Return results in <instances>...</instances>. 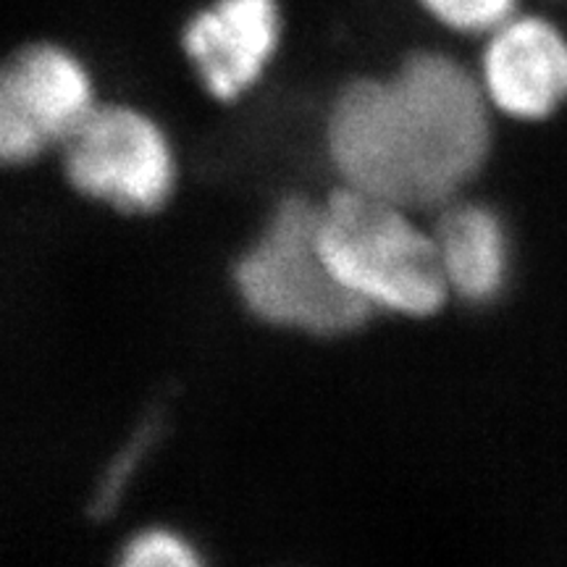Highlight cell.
I'll use <instances>...</instances> for the list:
<instances>
[{
  "label": "cell",
  "instance_id": "1",
  "mask_svg": "<svg viewBox=\"0 0 567 567\" xmlns=\"http://www.w3.org/2000/svg\"><path fill=\"white\" fill-rule=\"evenodd\" d=\"M492 145L484 84L442 51H413L384 76H358L326 116L342 187L400 208H444L476 179Z\"/></svg>",
  "mask_w": 567,
  "mask_h": 567
},
{
  "label": "cell",
  "instance_id": "7",
  "mask_svg": "<svg viewBox=\"0 0 567 567\" xmlns=\"http://www.w3.org/2000/svg\"><path fill=\"white\" fill-rule=\"evenodd\" d=\"M276 0H213L182 30L197 80L216 101H237L260 80L279 45Z\"/></svg>",
  "mask_w": 567,
  "mask_h": 567
},
{
  "label": "cell",
  "instance_id": "8",
  "mask_svg": "<svg viewBox=\"0 0 567 567\" xmlns=\"http://www.w3.org/2000/svg\"><path fill=\"white\" fill-rule=\"evenodd\" d=\"M434 243L450 295L471 305H486L502 295L509 276V243L505 224L488 205H444Z\"/></svg>",
  "mask_w": 567,
  "mask_h": 567
},
{
  "label": "cell",
  "instance_id": "6",
  "mask_svg": "<svg viewBox=\"0 0 567 567\" xmlns=\"http://www.w3.org/2000/svg\"><path fill=\"white\" fill-rule=\"evenodd\" d=\"M486 101L517 122H544L567 103V34L536 13H515L481 55Z\"/></svg>",
  "mask_w": 567,
  "mask_h": 567
},
{
  "label": "cell",
  "instance_id": "4",
  "mask_svg": "<svg viewBox=\"0 0 567 567\" xmlns=\"http://www.w3.org/2000/svg\"><path fill=\"white\" fill-rule=\"evenodd\" d=\"M61 151L71 187L122 213L158 210L174 189L166 134L130 105H95Z\"/></svg>",
  "mask_w": 567,
  "mask_h": 567
},
{
  "label": "cell",
  "instance_id": "5",
  "mask_svg": "<svg viewBox=\"0 0 567 567\" xmlns=\"http://www.w3.org/2000/svg\"><path fill=\"white\" fill-rule=\"evenodd\" d=\"M92 109V80L76 55L53 42L19 48L0 74V155L30 163L63 147Z\"/></svg>",
  "mask_w": 567,
  "mask_h": 567
},
{
  "label": "cell",
  "instance_id": "2",
  "mask_svg": "<svg viewBox=\"0 0 567 567\" xmlns=\"http://www.w3.org/2000/svg\"><path fill=\"white\" fill-rule=\"evenodd\" d=\"M318 239L331 274L373 310L425 318L450 295L434 234L400 205L339 187L321 205Z\"/></svg>",
  "mask_w": 567,
  "mask_h": 567
},
{
  "label": "cell",
  "instance_id": "3",
  "mask_svg": "<svg viewBox=\"0 0 567 567\" xmlns=\"http://www.w3.org/2000/svg\"><path fill=\"white\" fill-rule=\"evenodd\" d=\"M321 205L289 195L234 266V287L260 321L313 337L360 329L373 308L331 274L318 239Z\"/></svg>",
  "mask_w": 567,
  "mask_h": 567
},
{
  "label": "cell",
  "instance_id": "9",
  "mask_svg": "<svg viewBox=\"0 0 567 567\" xmlns=\"http://www.w3.org/2000/svg\"><path fill=\"white\" fill-rule=\"evenodd\" d=\"M421 9L457 34H492L517 13V0H417Z\"/></svg>",
  "mask_w": 567,
  "mask_h": 567
},
{
  "label": "cell",
  "instance_id": "10",
  "mask_svg": "<svg viewBox=\"0 0 567 567\" xmlns=\"http://www.w3.org/2000/svg\"><path fill=\"white\" fill-rule=\"evenodd\" d=\"M116 567H205L187 538L166 528H147L124 544Z\"/></svg>",
  "mask_w": 567,
  "mask_h": 567
}]
</instances>
